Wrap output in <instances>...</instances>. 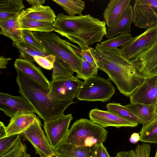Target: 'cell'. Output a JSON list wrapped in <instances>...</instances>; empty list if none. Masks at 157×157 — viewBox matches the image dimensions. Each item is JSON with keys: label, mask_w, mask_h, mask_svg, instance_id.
<instances>
[{"label": "cell", "mask_w": 157, "mask_h": 157, "mask_svg": "<svg viewBox=\"0 0 157 157\" xmlns=\"http://www.w3.org/2000/svg\"><path fill=\"white\" fill-rule=\"evenodd\" d=\"M92 50L98 69L108 75L124 95L130 97L144 81L145 78L130 60L122 56L120 49H106L97 44Z\"/></svg>", "instance_id": "6da1fadb"}, {"label": "cell", "mask_w": 157, "mask_h": 157, "mask_svg": "<svg viewBox=\"0 0 157 157\" xmlns=\"http://www.w3.org/2000/svg\"><path fill=\"white\" fill-rule=\"evenodd\" d=\"M105 21L90 14L74 16L59 13L53 24L55 32L77 44L82 49L101 42L106 34Z\"/></svg>", "instance_id": "7a4b0ae2"}, {"label": "cell", "mask_w": 157, "mask_h": 157, "mask_svg": "<svg viewBox=\"0 0 157 157\" xmlns=\"http://www.w3.org/2000/svg\"><path fill=\"white\" fill-rule=\"evenodd\" d=\"M16 82L19 92L32 105L36 113L44 122L64 114L73 101H60L50 98L49 90L37 83L17 69Z\"/></svg>", "instance_id": "3957f363"}, {"label": "cell", "mask_w": 157, "mask_h": 157, "mask_svg": "<svg viewBox=\"0 0 157 157\" xmlns=\"http://www.w3.org/2000/svg\"><path fill=\"white\" fill-rule=\"evenodd\" d=\"M34 33L49 55L63 61L77 74L79 73L82 60L79 47L52 32H34Z\"/></svg>", "instance_id": "277c9868"}, {"label": "cell", "mask_w": 157, "mask_h": 157, "mask_svg": "<svg viewBox=\"0 0 157 157\" xmlns=\"http://www.w3.org/2000/svg\"><path fill=\"white\" fill-rule=\"evenodd\" d=\"M108 133L105 128L88 119L81 118L77 120L73 124L60 144L92 147L105 142Z\"/></svg>", "instance_id": "5b68a950"}, {"label": "cell", "mask_w": 157, "mask_h": 157, "mask_svg": "<svg viewBox=\"0 0 157 157\" xmlns=\"http://www.w3.org/2000/svg\"><path fill=\"white\" fill-rule=\"evenodd\" d=\"M115 93V88L109 79L96 76L83 82L76 98L81 101L105 102Z\"/></svg>", "instance_id": "8992f818"}, {"label": "cell", "mask_w": 157, "mask_h": 157, "mask_svg": "<svg viewBox=\"0 0 157 157\" xmlns=\"http://www.w3.org/2000/svg\"><path fill=\"white\" fill-rule=\"evenodd\" d=\"M157 39L155 25L147 28L139 36L132 37L130 41L122 46L120 49L121 54L128 60H135L150 48Z\"/></svg>", "instance_id": "52a82bcc"}, {"label": "cell", "mask_w": 157, "mask_h": 157, "mask_svg": "<svg viewBox=\"0 0 157 157\" xmlns=\"http://www.w3.org/2000/svg\"><path fill=\"white\" fill-rule=\"evenodd\" d=\"M40 121L36 117L34 122L21 135L29 141L40 157H53L55 154L41 128Z\"/></svg>", "instance_id": "ba28073f"}, {"label": "cell", "mask_w": 157, "mask_h": 157, "mask_svg": "<svg viewBox=\"0 0 157 157\" xmlns=\"http://www.w3.org/2000/svg\"><path fill=\"white\" fill-rule=\"evenodd\" d=\"M133 23L136 27L147 28L157 23V0H136L133 8Z\"/></svg>", "instance_id": "9c48e42d"}, {"label": "cell", "mask_w": 157, "mask_h": 157, "mask_svg": "<svg viewBox=\"0 0 157 157\" xmlns=\"http://www.w3.org/2000/svg\"><path fill=\"white\" fill-rule=\"evenodd\" d=\"M73 118L71 114H63L55 119L44 122L43 128L54 150L66 136Z\"/></svg>", "instance_id": "30bf717a"}, {"label": "cell", "mask_w": 157, "mask_h": 157, "mask_svg": "<svg viewBox=\"0 0 157 157\" xmlns=\"http://www.w3.org/2000/svg\"><path fill=\"white\" fill-rule=\"evenodd\" d=\"M83 82L76 77L73 78L50 81L49 96L60 101H73L76 97Z\"/></svg>", "instance_id": "8fae6325"}, {"label": "cell", "mask_w": 157, "mask_h": 157, "mask_svg": "<svg viewBox=\"0 0 157 157\" xmlns=\"http://www.w3.org/2000/svg\"><path fill=\"white\" fill-rule=\"evenodd\" d=\"M0 109L11 118L19 114L36 113L33 107L23 96H14L2 92L0 93Z\"/></svg>", "instance_id": "7c38bea8"}, {"label": "cell", "mask_w": 157, "mask_h": 157, "mask_svg": "<svg viewBox=\"0 0 157 157\" xmlns=\"http://www.w3.org/2000/svg\"><path fill=\"white\" fill-rule=\"evenodd\" d=\"M131 61L137 71L144 77L157 75V39L147 50Z\"/></svg>", "instance_id": "4fadbf2b"}, {"label": "cell", "mask_w": 157, "mask_h": 157, "mask_svg": "<svg viewBox=\"0 0 157 157\" xmlns=\"http://www.w3.org/2000/svg\"><path fill=\"white\" fill-rule=\"evenodd\" d=\"M93 122L105 128L109 126L119 128L121 127H135L138 124L130 121L117 114L97 108L91 110L89 114Z\"/></svg>", "instance_id": "5bb4252c"}, {"label": "cell", "mask_w": 157, "mask_h": 157, "mask_svg": "<svg viewBox=\"0 0 157 157\" xmlns=\"http://www.w3.org/2000/svg\"><path fill=\"white\" fill-rule=\"evenodd\" d=\"M129 97L131 103L155 104L157 99V75L145 78Z\"/></svg>", "instance_id": "9a60e30c"}, {"label": "cell", "mask_w": 157, "mask_h": 157, "mask_svg": "<svg viewBox=\"0 0 157 157\" xmlns=\"http://www.w3.org/2000/svg\"><path fill=\"white\" fill-rule=\"evenodd\" d=\"M14 66L16 69L20 70L33 81L50 90V81L44 75L40 68L32 62L19 58L15 60Z\"/></svg>", "instance_id": "2e32d148"}, {"label": "cell", "mask_w": 157, "mask_h": 157, "mask_svg": "<svg viewBox=\"0 0 157 157\" xmlns=\"http://www.w3.org/2000/svg\"><path fill=\"white\" fill-rule=\"evenodd\" d=\"M56 17L53 10L50 6L42 5L23 9L18 15L17 20L25 19L54 22Z\"/></svg>", "instance_id": "e0dca14e"}, {"label": "cell", "mask_w": 157, "mask_h": 157, "mask_svg": "<svg viewBox=\"0 0 157 157\" xmlns=\"http://www.w3.org/2000/svg\"><path fill=\"white\" fill-rule=\"evenodd\" d=\"M132 6L129 5L117 21L106 31V37L110 38L119 34H129L131 32V27L133 20Z\"/></svg>", "instance_id": "ac0fdd59"}, {"label": "cell", "mask_w": 157, "mask_h": 157, "mask_svg": "<svg viewBox=\"0 0 157 157\" xmlns=\"http://www.w3.org/2000/svg\"><path fill=\"white\" fill-rule=\"evenodd\" d=\"M36 117L34 113L16 115L11 118L6 127L7 136L21 135L34 123Z\"/></svg>", "instance_id": "d6986e66"}, {"label": "cell", "mask_w": 157, "mask_h": 157, "mask_svg": "<svg viewBox=\"0 0 157 157\" xmlns=\"http://www.w3.org/2000/svg\"><path fill=\"white\" fill-rule=\"evenodd\" d=\"M96 145L92 147H78L60 144L54 151L55 155L60 157H97Z\"/></svg>", "instance_id": "ffe728a7"}, {"label": "cell", "mask_w": 157, "mask_h": 157, "mask_svg": "<svg viewBox=\"0 0 157 157\" xmlns=\"http://www.w3.org/2000/svg\"><path fill=\"white\" fill-rule=\"evenodd\" d=\"M131 0H110L105 9L103 15L109 27L112 26L120 18L128 6Z\"/></svg>", "instance_id": "44dd1931"}, {"label": "cell", "mask_w": 157, "mask_h": 157, "mask_svg": "<svg viewBox=\"0 0 157 157\" xmlns=\"http://www.w3.org/2000/svg\"><path fill=\"white\" fill-rule=\"evenodd\" d=\"M18 16L0 20V34L11 40L13 42L23 41L22 30L17 21Z\"/></svg>", "instance_id": "7402d4cb"}, {"label": "cell", "mask_w": 157, "mask_h": 157, "mask_svg": "<svg viewBox=\"0 0 157 157\" xmlns=\"http://www.w3.org/2000/svg\"><path fill=\"white\" fill-rule=\"evenodd\" d=\"M25 8L22 0H1L0 20L19 15Z\"/></svg>", "instance_id": "603a6c76"}, {"label": "cell", "mask_w": 157, "mask_h": 157, "mask_svg": "<svg viewBox=\"0 0 157 157\" xmlns=\"http://www.w3.org/2000/svg\"><path fill=\"white\" fill-rule=\"evenodd\" d=\"M134 115L147 124L157 115L155 111V104L147 105L131 103L124 105Z\"/></svg>", "instance_id": "cb8c5ba5"}, {"label": "cell", "mask_w": 157, "mask_h": 157, "mask_svg": "<svg viewBox=\"0 0 157 157\" xmlns=\"http://www.w3.org/2000/svg\"><path fill=\"white\" fill-rule=\"evenodd\" d=\"M21 30L40 33H50L54 31V22L22 19L17 20Z\"/></svg>", "instance_id": "d4e9b609"}, {"label": "cell", "mask_w": 157, "mask_h": 157, "mask_svg": "<svg viewBox=\"0 0 157 157\" xmlns=\"http://www.w3.org/2000/svg\"><path fill=\"white\" fill-rule=\"evenodd\" d=\"M106 108L107 111L113 113L131 122L142 124L143 126L147 124L134 115L124 105H122L119 103H109L106 105Z\"/></svg>", "instance_id": "484cf974"}, {"label": "cell", "mask_w": 157, "mask_h": 157, "mask_svg": "<svg viewBox=\"0 0 157 157\" xmlns=\"http://www.w3.org/2000/svg\"><path fill=\"white\" fill-rule=\"evenodd\" d=\"M140 134V141L157 144V116L146 125L143 126Z\"/></svg>", "instance_id": "4316f807"}, {"label": "cell", "mask_w": 157, "mask_h": 157, "mask_svg": "<svg viewBox=\"0 0 157 157\" xmlns=\"http://www.w3.org/2000/svg\"><path fill=\"white\" fill-rule=\"evenodd\" d=\"M61 7L67 13L71 16L82 15L85 7V2L81 0H53Z\"/></svg>", "instance_id": "83f0119b"}, {"label": "cell", "mask_w": 157, "mask_h": 157, "mask_svg": "<svg viewBox=\"0 0 157 157\" xmlns=\"http://www.w3.org/2000/svg\"><path fill=\"white\" fill-rule=\"evenodd\" d=\"M12 45L18 50L20 53V58L25 59L32 62H35L34 57L36 56H45L48 55L34 49L26 44L23 41L13 42Z\"/></svg>", "instance_id": "f1b7e54d"}, {"label": "cell", "mask_w": 157, "mask_h": 157, "mask_svg": "<svg viewBox=\"0 0 157 157\" xmlns=\"http://www.w3.org/2000/svg\"><path fill=\"white\" fill-rule=\"evenodd\" d=\"M52 80L71 78H75L74 72L64 62L56 58L52 69Z\"/></svg>", "instance_id": "f546056e"}, {"label": "cell", "mask_w": 157, "mask_h": 157, "mask_svg": "<svg viewBox=\"0 0 157 157\" xmlns=\"http://www.w3.org/2000/svg\"><path fill=\"white\" fill-rule=\"evenodd\" d=\"M151 150L150 144L143 143L138 144L134 149L118 152L113 157H150Z\"/></svg>", "instance_id": "4dcf8cb0"}, {"label": "cell", "mask_w": 157, "mask_h": 157, "mask_svg": "<svg viewBox=\"0 0 157 157\" xmlns=\"http://www.w3.org/2000/svg\"><path fill=\"white\" fill-rule=\"evenodd\" d=\"M132 38V36L130 33L121 34L101 42L100 45L105 49H115L119 47L123 46Z\"/></svg>", "instance_id": "1f68e13d"}, {"label": "cell", "mask_w": 157, "mask_h": 157, "mask_svg": "<svg viewBox=\"0 0 157 157\" xmlns=\"http://www.w3.org/2000/svg\"><path fill=\"white\" fill-rule=\"evenodd\" d=\"M22 36L23 41L28 45L34 49L48 54L45 48L35 36L34 32L27 30H23Z\"/></svg>", "instance_id": "d6a6232c"}, {"label": "cell", "mask_w": 157, "mask_h": 157, "mask_svg": "<svg viewBox=\"0 0 157 157\" xmlns=\"http://www.w3.org/2000/svg\"><path fill=\"white\" fill-rule=\"evenodd\" d=\"M80 71L77 74L76 77L78 79L85 80L94 76H96L98 72V69L96 68L91 63L82 57Z\"/></svg>", "instance_id": "836d02e7"}, {"label": "cell", "mask_w": 157, "mask_h": 157, "mask_svg": "<svg viewBox=\"0 0 157 157\" xmlns=\"http://www.w3.org/2000/svg\"><path fill=\"white\" fill-rule=\"evenodd\" d=\"M0 157H30V155L27 152L26 145L20 138L11 149Z\"/></svg>", "instance_id": "e575fe53"}, {"label": "cell", "mask_w": 157, "mask_h": 157, "mask_svg": "<svg viewBox=\"0 0 157 157\" xmlns=\"http://www.w3.org/2000/svg\"><path fill=\"white\" fill-rule=\"evenodd\" d=\"M20 134H16L8 136L0 139V156L11 149L20 138Z\"/></svg>", "instance_id": "d590c367"}, {"label": "cell", "mask_w": 157, "mask_h": 157, "mask_svg": "<svg viewBox=\"0 0 157 157\" xmlns=\"http://www.w3.org/2000/svg\"><path fill=\"white\" fill-rule=\"evenodd\" d=\"M35 62L42 68L48 70L53 69L56 57L52 55L34 57Z\"/></svg>", "instance_id": "8d00e7d4"}, {"label": "cell", "mask_w": 157, "mask_h": 157, "mask_svg": "<svg viewBox=\"0 0 157 157\" xmlns=\"http://www.w3.org/2000/svg\"><path fill=\"white\" fill-rule=\"evenodd\" d=\"M92 48L89 47L87 48L81 49L80 55L86 61L91 63L94 67L98 69L92 52Z\"/></svg>", "instance_id": "74e56055"}, {"label": "cell", "mask_w": 157, "mask_h": 157, "mask_svg": "<svg viewBox=\"0 0 157 157\" xmlns=\"http://www.w3.org/2000/svg\"><path fill=\"white\" fill-rule=\"evenodd\" d=\"M97 157H111L103 143L96 146Z\"/></svg>", "instance_id": "f35d334b"}, {"label": "cell", "mask_w": 157, "mask_h": 157, "mask_svg": "<svg viewBox=\"0 0 157 157\" xmlns=\"http://www.w3.org/2000/svg\"><path fill=\"white\" fill-rule=\"evenodd\" d=\"M11 59L10 58H7L1 56L0 57V68L4 69L6 68V65L9 61Z\"/></svg>", "instance_id": "ab89813d"}, {"label": "cell", "mask_w": 157, "mask_h": 157, "mask_svg": "<svg viewBox=\"0 0 157 157\" xmlns=\"http://www.w3.org/2000/svg\"><path fill=\"white\" fill-rule=\"evenodd\" d=\"M6 133V127L3 123L0 122V139L7 137Z\"/></svg>", "instance_id": "60d3db41"}, {"label": "cell", "mask_w": 157, "mask_h": 157, "mask_svg": "<svg viewBox=\"0 0 157 157\" xmlns=\"http://www.w3.org/2000/svg\"><path fill=\"white\" fill-rule=\"evenodd\" d=\"M26 1L32 6L42 5L45 3L44 0H26Z\"/></svg>", "instance_id": "b9f144b4"}, {"label": "cell", "mask_w": 157, "mask_h": 157, "mask_svg": "<svg viewBox=\"0 0 157 157\" xmlns=\"http://www.w3.org/2000/svg\"><path fill=\"white\" fill-rule=\"evenodd\" d=\"M140 136L138 133H134L131 136L130 138V141L132 143H135L138 140H140Z\"/></svg>", "instance_id": "7bdbcfd3"}, {"label": "cell", "mask_w": 157, "mask_h": 157, "mask_svg": "<svg viewBox=\"0 0 157 157\" xmlns=\"http://www.w3.org/2000/svg\"><path fill=\"white\" fill-rule=\"evenodd\" d=\"M155 113L156 115H157V99L156 101V102L155 104Z\"/></svg>", "instance_id": "ee69618b"}, {"label": "cell", "mask_w": 157, "mask_h": 157, "mask_svg": "<svg viewBox=\"0 0 157 157\" xmlns=\"http://www.w3.org/2000/svg\"><path fill=\"white\" fill-rule=\"evenodd\" d=\"M53 157H60L57 155H55Z\"/></svg>", "instance_id": "f6af8a7d"}, {"label": "cell", "mask_w": 157, "mask_h": 157, "mask_svg": "<svg viewBox=\"0 0 157 157\" xmlns=\"http://www.w3.org/2000/svg\"><path fill=\"white\" fill-rule=\"evenodd\" d=\"M155 157H157V150L156 151V152Z\"/></svg>", "instance_id": "bcb514c9"}, {"label": "cell", "mask_w": 157, "mask_h": 157, "mask_svg": "<svg viewBox=\"0 0 157 157\" xmlns=\"http://www.w3.org/2000/svg\"><path fill=\"white\" fill-rule=\"evenodd\" d=\"M156 28L157 29V23H156Z\"/></svg>", "instance_id": "7dc6e473"}]
</instances>
